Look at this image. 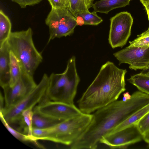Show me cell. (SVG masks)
Instances as JSON below:
<instances>
[{
    "label": "cell",
    "instance_id": "6da1fadb",
    "mask_svg": "<svg viewBox=\"0 0 149 149\" xmlns=\"http://www.w3.org/2000/svg\"><path fill=\"white\" fill-rule=\"evenodd\" d=\"M149 103V95L136 91L126 101L117 100L97 110L87 129L70 148L96 149L102 137Z\"/></svg>",
    "mask_w": 149,
    "mask_h": 149
},
{
    "label": "cell",
    "instance_id": "7a4b0ae2",
    "mask_svg": "<svg viewBox=\"0 0 149 149\" xmlns=\"http://www.w3.org/2000/svg\"><path fill=\"white\" fill-rule=\"evenodd\" d=\"M127 72L113 63L106 62L77 101L78 108L84 113L91 114L117 100L126 90Z\"/></svg>",
    "mask_w": 149,
    "mask_h": 149
},
{
    "label": "cell",
    "instance_id": "3957f363",
    "mask_svg": "<svg viewBox=\"0 0 149 149\" xmlns=\"http://www.w3.org/2000/svg\"><path fill=\"white\" fill-rule=\"evenodd\" d=\"M76 65L75 58L68 60L66 68L61 73H52L49 76L48 86L41 102L54 101L73 104L80 81Z\"/></svg>",
    "mask_w": 149,
    "mask_h": 149
},
{
    "label": "cell",
    "instance_id": "277c9868",
    "mask_svg": "<svg viewBox=\"0 0 149 149\" xmlns=\"http://www.w3.org/2000/svg\"><path fill=\"white\" fill-rule=\"evenodd\" d=\"M32 35V29L29 28L25 30L12 32L7 41L10 50L26 72L33 77L43 58L34 44Z\"/></svg>",
    "mask_w": 149,
    "mask_h": 149
},
{
    "label": "cell",
    "instance_id": "5b68a950",
    "mask_svg": "<svg viewBox=\"0 0 149 149\" xmlns=\"http://www.w3.org/2000/svg\"><path fill=\"white\" fill-rule=\"evenodd\" d=\"M93 114L83 113L62 121L54 126L42 129L40 140L71 145L84 132L91 123Z\"/></svg>",
    "mask_w": 149,
    "mask_h": 149
},
{
    "label": "cell",
    "instance_id": "8992f818",
    "mask_svg": "<svg viewBox=\"0 0 149 149\" xmlns=\"http://www.w3.org/2000/svg\"><path fill=\"white\" fill-rule=\"evenodd\" d=\"M49 81V76L44 74L40 82L32 91L13 106L0 111V115L9 125L15 124L20 119L24 110L33 108L41 102L46 93Z\"/></svg>",
    "mask_w": 149,
    "mask_h": 149
},
{
    "label": "cell",
    "instance_id": "52a82bcc",
    "mask_svg": "<svg viewBox=\"0 0 149 149\" xmlns=\"http://www.w3.org/2000/svg\"><path fill=\"white\" fill-rule=\"evenodd\" d=\"M45 22L49 29L48 43L56 38L70 36L77 25L75 17L68 8H52Z\"/></svg>",
    "mask_w": 149,
    "mask_h": 149
},
{
    "label": "cell",
    "instance_id": "ba28073f",
    "mask_svg": "<svg viewBox=\"0 0 149 149\" xmlns=\"http://www.w3.org/2000/svg\"><path fill=\"white\" fill-rule=\"evenodd\" d=\"M110 21L109 43L113 49L122 47L130 36L133 18L130 13L122 12L111 18Z\"/></svg>",
    "mask_w": 149,
    "mask_h": 149
},
{
    "label": "cell",
    "instance_id": "9c48e42d",
    "mask_svg": "<svg viewBox=\"0 0 149 149\" xmlns=\"http://www.w3.org/2000/svg\"><path fill=\"white\" fill-rule=\"evenodd\" d=\"M21 66V74L16 83L12 87L8 85L3 88L5 102L3 109H8L17 104L27 95L37 85L33 77L26 72Z\"/></svg>",
    "mask_w": 149,
    "mask_h": 149
},
{
    "label": "cell",
    "instance_id": "30bf717a",
    "mask_svg": "<svg viewBox=\"0 0 149 149\" xmlns=\"http://www.w3.org/2000/svg\"><path fill=\"white\" fill-rule=\"evenodd\" d=\"M33 111L45 116L61 121L78 116L83 113L74 104L50 100L40 102L33 108Z\"/></svg>",
    "mask_w": 149,
    "mask_h": 149
},
{
    "label": "cell",
    "instance_id": "8fae6325",
    "mask_svg": "<svg viewBox=\"0 0 149 149\" xmlns=\"http://www.w3.org/2000/svg\"><path fill=\"white\" fill-rule=\"evenodd\" d=\"M119 65L129 64L130 69H146L149 65V48L128 46L113 54Z\"/></svg>",
    "mask_w": 149,
    "mask_h": 149
},
{
    "label": "cell",
    "instance_id": "7c38bea8",
    "mask_svg": "<svg viewBox=\"0 0 149 149\" xmlns=\"http://www.w3.org/2000/svg\"><path fill=\"white\" fill-rule=\"evenodd\" d=\"M143 135L136 124L120 131L102 137L100 143L108 146L110 148H126L131 144L141 141Z\"/></svg>",
    "mask_w": 149,
    "mask_h": 149
},
{
    "label": "cell",
    "instance_id": "4fadbf2b",
    "mask_svg": "<svg viewBox=\"0 0 149 149\" xmlns=\"http://www.w3.org/2000/svg\"><path fill=\"white\" fill-rule=\"evenodd\" d=\"M9 54L6 41L0 47V85L2 88L8 86L10 80Z\"/></svg>",
    "mask_w": 149,
    "mask_h": 149
},
{
    "label": "cell",
    "instance_id": "5bb4252c",
    "mask_svg": "<svg viewBox=\"0 0 149 149\" xmlns=\"http://www.w3.org/2000/svg\"><path fill=\"white\" fill-rule=\"evenodd\" d=\"M131 0H100L93 4L92 7L97 12L107 14L111 10L129 5Z\"/></svg>",
    "mask_w": 149,
    "mask_h": 149
},
{
    "label": "cell",
    "instance_id": "9a60e30c",
    "mask_svg": "<svg viewBox=\"0 0 149 149\" xmlns=\"http://www.w3.org/2000/svg\"><path fill=\"white\" fill-rule=\"evenodd\" d=\"M33 108H31L24 110L22 113L19 120L15 124L18 126L16 130L26 135L30 141H32V119L33 114Z\"/></svg>",
    "mask_w": 149,
    "mask_h": 149
},
{
    "label": "cell",
    "instance_id": "2e32d148",
    "mask_svg": "<svg viewBox=\"0 0 149 149\" xmlns=\"http://www.w3.org/2000/svg\"><path fill=\"white\" fill-rule=\"evenodd\" d=\"M149 112V103L134 113L127 119L116 127L107 135L116 133L132 125L136 124Z\"/></svg>",
    "mask_w": 149,
    "mask_h": 149
},
{
    "label": "cell",
    "instance_id": "e0dca14e",
    "mask_svg": "<svg viewBox=\"0 0 149 149\" xmlns=\"http://www.w3.org/2000/svg\"><path fill=\"white\" fill-rule=\"evenodd\" d=\"M75 17L77 25H97L103 21L102 19L97 14V12H81L77 13Z\"/></svg>",
    "mask_w": 149,
    "mask_h": 149
},
{
    "label": "cell",
    "instance_id": "ac0fdd59",
    "mask_svg": "<svg viewBox=\"0 0 149 149\" xmlns=\"http://www.w3.org/2000/svg\"><path fill=\"white\" fill-rule=\"evenodd\" d=\"M12 24L8 17L1 9L0 10V47L9 37L11 31Z\"/></svg>",
    "mask_w": 149,
    "mask_h": 149
},
{
    "label": "cell",
    "instance_id": "d6986e66",
    "mask_svg": "<svg viewBox=\"0 0 149 149\" xmlns=\"http://www.w3.org/2000/svg\"><path fill=\"white\" fill-rule=\"evenodd\" d=\"M9 56L10 79L9 86L12 87L16 83L20 76L22 66L19 60L10 50Z\"/></svg>",
    "mask_w": 149,
    "mask_h": 149
},
{
    "label": "cell",
    "instance_id": "ffe728a7",
    "mask_svg": "<svg viewBox=\"0 0 149 149\" xmlns=\"http://www.w3.org/2000/svg\"><path fill=\"white\" fill-rule=\"evenodd\" d=\"M139 91L149 95V76L141 72L131 76L127 79Z\"/></svg>",
    "mask_w": 149,
    "mask_h": 149
},
{
    "label": "cell",
    "instance_id": "44dd1931",
    "mask_svg": "<svg viewBox=\"0 0 149 149\" xmlns=\"http://www.w3.org/2000/svg\"><path fill=\"white\" fill-rule=\"evenodd\" d=\"M62 121L48 118L33 111L32 127L44 129L52 127Z\"/></svg>",
    "mask_w": 149,
    "mask_h": 149
},
{
    "label": "cell",
    "instance_id": "7402d4cb",
    "mask_svg": "<svg viewBox=\"0 0 149 149\" xmlns=\"http://www.w3.org/2000/svg\"><path fill=\"white\" fill-rule=\"evenodd\" d=\"M69 10L74 16L81 12H89L88 9L92 7L94 0H69Z\"/></svg>",
    "mask_w": 149,
    "mask_h": 149
},
{
    "label": "cell",
    "instance_id": "603a6c76",
    "mask_svg": "<svg viewBox=\"0 0 149 149\" xmlns=\"http://www.w3.org/2000/svg\"><path fill=\"white\" fill-rule=\"evenodd\" d=\"M129 42L130 46L149 48V30L138 35L137 38Z\"/></svg>",
    "mask_w": 149,
    "mask_h": 149
},
{
    "label": "cell",
    "instance_id": "cb8c5ba5",
    "mask_svg": "<svg viewBox=\"0 0 149 149\" xmlns=\"http://www.w3.org/2000/svg\"><path fill=\"white\" fill-rule=\"evenodd\" d=\"M1 121L8 131L16 138L22 141H30L29 137L17 131L9 125L5 120L2 115H0Z\"/></svg>",
    "mask_w": 149,
    "mask_h": 149
},
{
    "label": "cell",
    "instance_id": "d4e9b609",
    "mask_svg": "<svg viewBox=\"0 0 149 149\" xmlns=\"http://www.w3.org/2000/svg\"><path fill=\"white\" fill-rule=\"evenodd\" d=\"M137 126L142 134L149 131V112L140 120L136 123Z\"/></svg>",
    "mask_w": 149,
    "mask_h": 149
},
{
    "label": "cell",
    "instance_id": "484cf974",
    "mask_svg": "<svg viewBox=\"0 0 149 149\" xmlns=\"http://www.w3.org/2000/svg\"><path fill=\"white\" fill-rule=\"evenodd\" d=\"M52 8L54 9L68 8L69 7V0H47Z\"/></svg>",
    "mask_w": 149,
    "mask_h": 149
},
{
    "label": "cell",
    "instance_id": "4316f807",
    "mask_svg": "<svg viewBox=\"0 0 149 149\" xmlns=\"http://www.w3.org/2000/svg\"><path fill=\"white\" fill-rule=\"evenodd\" d=\"M42 0H17L15 3L21 8H24L27 6H32L40 3Z\"/></svg>",
    "mask_w": 149,
    "mask_h": 149
},
{
    "label": "cell",
    "instance_id": "83f0119b",
    "mask_svg": "<svg viewBox=\"0 0 149 149\" xmlns=\"http://www.w3.org/2000/svg\"><path fill=\"white\" fill-rule=\"evenodd\" d=\"M123 97L122 98V100L125 102L130 100L131 97V95H130L128 92H127L123 94Z\"/></svg>",
    "mask_w": 149,
    "mask_h": 149
},
{
    "label": "cell",
    "instance_id": "f1b7e54d",
    "mask_svg": "<svg viewBox=\"0 0 149 149\" xmlns=\"http://www.w3.org/2000/svg\"><path fill=\"white\" fill-rule=\"evenodd\" d=\"M0 111H2L3 109L4 108V97L2 95L1 93H0Z\"/></svg>",
    "mask_w": 149,
    "mask_h": 149
},
{
    "label": "cell",
    "instance_id": "f546056e",
    "mask_svg": "<svg viewBox=\"0 0 149 149\" xmlns=\"http://www.w3.org/2000/svg\"><path fill=\"white\" fill-rule=\"evenodd\" d=\"M143 139L146 142L149 144V131L143 135Z\"/></svg>",
    "mask_w": 149,
    "mask_h": 149
},
{
    "label": "cell",
    "instance_id": "4dcf8cb0",
    "mask_svg": "<svg viewBox=\"0 0 149 149\" xmlns=\"http://www.w3.org/2000/svg\"><path fill=\"white\" fill-rule=\"evenodd\" d=\"M143 6L146 8L149 3V0H139Z\"/></svg>",
    "mask_w": 149,
    "mask_h": 149
},
{
    "label": "cell",
    "instance_id": "1f68e13d",
    "mask_svg": "<svg viewBox=\"0 0 149 149\" xmlns=\"http://www.w3.org/2000/svg\"><path fill=\"white\" fill-rule=\"evenodd\" d=\"M141 72L145 74L149 73V65L147 68L145 70H142V71Z\"/></svg>",
    "mask_w": 149,
    "mask_h": 149
},
{
    "label": "cell",
    "instance_id": "d6a6232c",
    "mask_svg": "<svg viewBox=\"0 0 149 149\" xmlns=\"http://www.w3.org/2000/svg\"><path fill=\"white\" fill-rule=\"evenodd\" d=\"M145 10L147 13V14L148 16V19L149 20V3L148 6L145 8Z\"/></svg>",
    "mask_w": 149,
    "mask_h": 149
},
{
    "label": "cell",
    "instance_id": "836d02e7",
    "mask_svg": "<svg viewBox=\"0 0 149 149\" xmlns=\"http://www.w3.org/2000/svg\"><path fill=\"white\" fill-rule=\"evenodd\" d=\"M11 0V1H12L13 2H15L17 0Z\"/></svg>",
    "mask_w": 149,
    "mask_h": 149
},
{
    "label": "cell",
    "instance_id": "e575fe53",
    "mask_svg": "<svg viewBox=\"0 0 149 149\" xmlns=\"http://www.w3.org/2000/svg\"><path fill=\"white\" fill-rule=\"evenodd\" d=\"M146 74V75H149V73H148V74Z\"/></svg>",
    "mask_w": 149,
    "mask_h": 149
},
{
    "label": "cell",
    "instance_id": "d590c367",
    "mask_svg": "<svg viewBox=\"0 0 149 149\" xmlns=\"http://www.w3.org/2000/svg\"><path fill=\"white\" fill-rule=\"evenodd\" d=\"M148 29L149 30V27H148Z\"/></svg>",
    "mask_w": 149,
    "mask_h": 149
},
{
    "label": "cell",
    "instance_id": "8d00e7d4",
    "mask_svg": "<svg viewBox=\"0 0 149 149\" xmlns=\"http://www.w3.org/2000/svg\"></svg>",
    "mask_w": 149,
    "mask_h": 149
}]
</instances>
